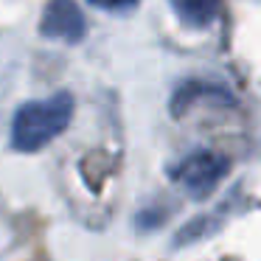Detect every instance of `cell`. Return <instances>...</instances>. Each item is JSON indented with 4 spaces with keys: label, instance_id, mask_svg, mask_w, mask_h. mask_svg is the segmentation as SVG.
<instances>
[{
    "label": "cell",
    "instance_id": "obj_1",
    "mask_svg": "<svg viewBox=\"0 0 261 261\" xmlns=\"http://www.w3.org/2000/svg\"><path fill=\"white\" fill-rule=\"evenodd\" d=\"M70 121H73V96L68 90H59L42 101H25L12 121V149L40 152L68 129Z\"/></svg>",
    "mask_w": 261,
    "mask_h": 261
},
{
    "label": "cell",
    "instance_id": "obj_2",
    "mask_svg": "<svg viewBox=\"0 0 261 261\" xmlns=\"http://www.w3.org/2000/svg\"><path fill=\"white\" fill-rule=\"evenodd\" d=\"M227 169H230V163H227L225 154L199 149V152H191L188 158H182L180 163H174L169 174L191 199H205L225 180Z\"/></svg>",
    "mask_w": 261,
    "mask_h": 261
},
{
    "label": "cell",
    "instance_id": "obj_3",
    "mask_svg": "<svg viewBox=\"0 0 261 261\" xmlns=\"http://www.w3.org/2000/svg\"><path fill=\"white\" fill-rule=\"evenodd\" d=\"M40 34L45 40L68 42V45L82 42L87 34L85 12L76 6V0H48L40 17Z\"/></svg>",
    "mask_w": 261,
    "mask_h": 261
},
{
    "label": "cell",
    "instance_id": "obj_4",
    "mask_svg": "<svg viewBox=\"0 0 261 261\" xmlns=\"http://www.w3.org/2000/svg\"><path fill=\"white\" fill-rule=\"evenodd\" d=\"M194 101H214V104H233V96L227 87L222 85H211V82H182L180 87L174 90V98H171V113L182 115Z\"/></svg>",
    "mask_w": 261,
    "mask_h": 261
},
{
    "label": "cell",
    "instance_id": "obj_5",
    "mask_svg": "<svg viewBox=\"0 0 261 261\" xmlns=\"http://www.w3.org/2000/svg\"><path fill=\"white\" fill-rule=\"evenodd\" d=\"M169 6L188 29H208L219 17L222 0H169Z\"/></svg>",
    "mask_w": 261,
    "mask_h": 261
},
{
    "label": "cell",
    "instance_id": "obj_6",
    "mask_svg": "<svg viewBox=\"0 0 261 261\" xmlns=\"http://www.w3.org/2000/svg\"><path fill=\"white\" fill-rule=\"evenodd\" d=\"M93 9H98V12H107V14H129L138 9V3L141 0H87Z\"/></svg>",
    "mask_w": 261,
    "mask_h": 261
}]
</instances>
